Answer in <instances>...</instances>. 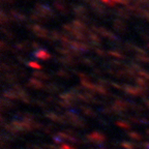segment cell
Wrapping results in <instances>:
<instances>
[{
  "mask_svg": "<svg viewBox=\"0 0 149 149\" xmlns=\"http://www.w3.org/2000/svg\"><path fill=\"white\" fill-rule=\"evenodd\" d=\"M50 53L46 51V50H37L35 52V57H37L38 59H49L50 58Z\"/></svg>",
  "mask_w": 149,
  "mask_h": 149,
  "instance_id": "4",
  "label": "cell"
},
{
  "mask_svg": "<svg viewBox=\"0 0 149 149\" xmlns=\"http://www.w3.org/2000/svg\"><path fill=\"white\" fill-rule=\"evenodd\" d=\"M96 32H97L98 34H102V35H104V36L108 37L110 40H115V38H116V36H115L113 33L108 31L107 29H105V28H102V27L97 28V29H96Z\"/></svg>",
  "mask_w": 149,
  "mask_h": 149,
  "instance_id": "3",
  "label": "cell"
},
{
  "mask_svg": "<svg viewBox=\"0 0 149 149\" xmlns=\"http://www.w3.org/2000/svg\"><path fill=\"white\" fill-rule=\"evenodd\" d=\"M31 30H32L33 33H35L37 36L42 37V38H46V37L49 36V32H48V30H47L46 28L42 27V26L33 25L32 27H31Z\"/></svg>",
  "mask_w": 149,
  "mask_h": 149,
  "instance_id": "2",
  "label": "cell"
},
{
  "mask_svg": "<svg viewBox=\"0 0 149 149\" xmlns=\"http://www.w3.org/2000/svg\"><path fill=\"white\" fill-rule=\"evenodd\" d=\"M29 65H30L31 68H37V70H40V66L37 63H35V62H30L29 63Z\"/></svg>",
  "mask_w": 149,
  "mask_h": 149,
  "instance_id": "8",
  "label": "cell"
},
{
  "mask_svg": "<svg viewBox=\"0 0 149 149\" xmlns=\"http://www.w3.org/2000/svg\"><path fill=\"white\" fill-rule=\"evenodd\" d=\"M115 28H116V30H118V31H123L124 30V23L123 22H121V21H119V20H117L116 22H115Z\"/></svg>",
  "mask_w": 149,
  "mask_h": 149,
  "instance_id": "7",
  "label": "cell"
},
{
  "mask_svg": "<svg viewBox=\"0 0 149 149\" xmlns=\"http://www.w3.org/2000/svg\"><path fill=\"white\" fill-rule=\"evenodd\" d=\"M33 16H35V19H47L52 16V10L47 5H37L35 7V13Z\"/></svg>",
  "mask_w": 149,
  "mask_h": 149,
  "instance_id": "1",
  "label": "cell"
},
{
  "mask_svg": "<svg viewBox=\"0 0 149 149\" xmlns=\"http://www.w3.org/2000/svg\"><path fill=\"white\" fill-rule=\"evenodd\" d=\"M102 2L108 5H116V4H127L128 0H102Z\"/></svg>",
  "mask_w": 149,
  "mask_h": 149,
  "instance_id": "5",
  "label": "cell"
},
{
  "mask_svg": "<svg viewBox=\"0 0 149 149\" xmlns=\"http://www.w3.org/2000/svg\"><path fill=\"white\" fill-rule=\"evenodd\" d=\"M74 12H76V14H77L79 17H82L86 14V9L84 8L83 6H81V5H77L76 8H74Z\"/></svg>",
  "mask_w": 149,
  "mask_h": 149,
  "instance_id": "6",
  "label": "cell"
}]
</instances>
